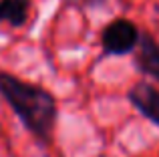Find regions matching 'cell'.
<instances>
[{
	"label": "cell",
	"instance_id": "6da1fadb",
	"mask_svg": "<svg viewBox=\"0 0 159 157\" xmlns=\"http://www.w3.org/2000/svg\"><path fill=\"white\" fill-rule=\"evenodd\" d=\"M0 95L40 143H51L58 109L54 97L47 89L26 83L10 73H0Z\"/></svg>",
	"mask_w": 159,
	"mask_h": 157
},
{
	"label": "cell",
	"instance_id": "7a4b0ae2",
	"mask_svg": "<svg viewBox=\"0 0 159 157\" xmlns=\"http://www.w3.org/2000/svg\"><path fill=\"white\" fill-rule=\"evenodd\" d=\"M141 38V30L135 22L129 18H115L103 28L101 32V47L105 55L123 56L129 52H135Z\"/></svg>",
	"mask_w": 159,
	"mask_h": 157
},
{
	"label": "cell",
	"instance_id": "3957f363",
	"mask_svg": "<svg viewBox=\"0 0 159 157\" xmlns=\"http://www.w3.org/2000/svg\"><path fill=\"white\" fill-rule=\"evenodd\" d=\"M127 99L147 121L159 127V89L149 83L139 81L137 85L131 87L127 93Z\"/></svg>",
	"mask_w": 159,
	"mask_h": 157
},
{
	"label": "cell",
	"instance_id": "277c9868",
	"mask_svg": "<svg viewBox=\"0 0 159 157\" xmlns=\"http://www.w3.org/2000/svg\"><path fill=\"white\" fill-rule=\"evenodd\" d=\"M135 67L145 77H151L159 83V43L149 32H141L135 48Z\"/></svg>",
	"mask_w": 159,
	"mask_h": 157
},
{
	"label": "cell",
	"instance_id": "5b68a950",
	"mask_svg": "<svg viewBox=\"0 0 159 157\" xmlns=\"http://www.w3.org/2000/svg\"><path fill=\"white\" fill-rule=\"evenodd\" d=\"M30 14V0H0V22L12 28L26 24Z\"/></svg>",
	"mask_w": 159,
	"mask_h": 157
},
{
	"label": "cell",
	"instance_id": "8992f818",
	"mask_svg": "<svg viewBox=\"0 0 159 157\" xmlns=\"http://www.w3.org/2000/svg\"><path fill=\"white\" fill-rule=\"evenodd\" d=\"M66 4H73L77 8H103L107 6V0H62Z\"/></svg>",
	"mask_w": 159,
	"mask_h": 157
}]
</instances>
